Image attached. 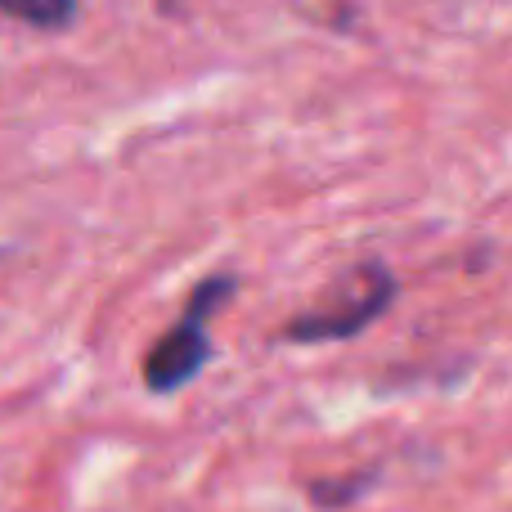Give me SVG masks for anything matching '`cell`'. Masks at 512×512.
Masks as SVG:
<instances>
[{
	"mask_svg": "<svg viewBox=\"0 0 512 512\" xmlns=\"http://www.w3.org/2000/svg\"><path fill=\"white\" fill-rule=\"evenodd\" d=\"M230 288H234L230 279H207L203 288L194 292V301H189V310L180 315V324L171 328V333L149 351V360H144V382H149V391L167 396V391L189 387V382L203 373L207 355H212L207 324H212V310L230 297Z\"/></svg>",
	"mask_w": 512,
	"mask_h": 512,
	"instance_id": "obj_1",
	"label": "cell"
},
{
	"mask_svg": "<svg viewBox=\"0 0 512 512\" xmlns=\"http://www.w3.org/2000/svg\"><path fill=\"white\" fill-rule=\"evenodd\" d=\"M0 14L36 32H59L77 18V0H0Z\"/></svg>",
	"mask_w": 512,
	"mask_h": 512,
	"instance_id": "obj_3",
	"label": "cell"
},
{
	"mask_svg": "<svg viewBox=\"0 0 512 512\" xmlns=\"http://www.w3.org/2000/svg\"><path fill=\"white\" fill-rule=\"evenodd\" d=\"M391 274L382 265H360L342 288H333V297L310 315H297L288 324V342H337V337L360 333L369 319L382 315V306L391 301Z\"/></svg>",
	"mask_w": 512,
	"mask_h": 512,
	"instance_id": "obj_2",
	"label": "cell"
}]
</instances>
